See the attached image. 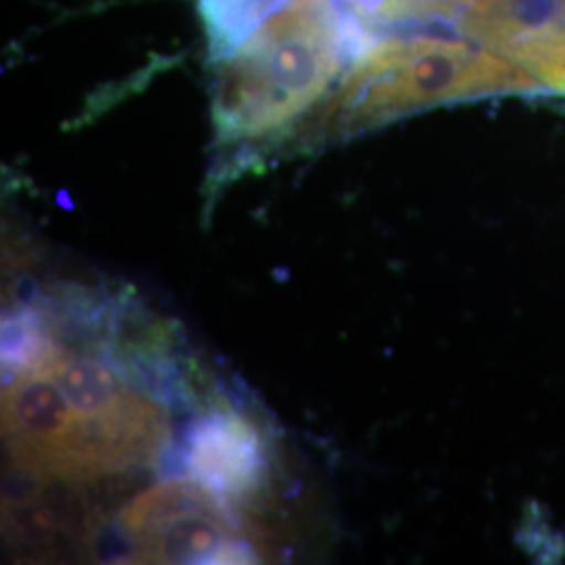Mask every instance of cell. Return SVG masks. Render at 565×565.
I'll use <instances>...</instances> for the list:
<instances>
[{
  "mask_svg": "<svg viewBox=\"0 0 565 565\" xmlns=\"http://www.w3.org/2000/svg\"><path fill=\"white\" fill-rule=\"evenodd\" d=\"M200 486L181 482L151 488L124 513V527L141 543L142 557L162 564H191L223 557L235 541Z\"/></svg>",
  "mask_w": 565,
  "mask_h": 565,
  "instance_id": "3957f363",
  "label": "cell"
},
{
  "mask_svg": "<svg viewBox=\"0 0 565 565\" xmlns=\"http://www.w3.org/2000/svg\"><path fill=\"white\" fill-rule=\"evenodd\" d=\"M11 527L23 541L39 545V543H49L55 536L57 522L46 507L25 501L11 509Z\"/></svg>",
  "mask_w": 565,
  "mask_h": 565,
  "instance_id": "8992f818",
  "label": "cell"
},
{
  "mask_svg": "<svg viewBox=\"0 0 565 565\" xmlns=\"http://www.w3.org/2000/svg\"><path fill=\"white\" fill-rule=\"evenodd\" d=\"M207 23L210 49L216 60L226 57L287 0H198Z\"/></svg>",
  "mask_w": 565,
  "mask_h": 565,
  "instance_id": "5b68a950",
  "label": "cell"
},
{
  "mask_svg": "<svg viewBox=\"0 0 565 565\" xmlns=\"http://www.w3.org/2000/svg\"><path fill=\"white\" fill-rule=\"evenodd\" d=\"M2 415L11 452L25 473L61 480L109 473L95 436L42 364H32L4 392Z\"/></svg>",
  "mask_w": 565,
  "mask_h": 565,
  "instance_id": "7a4b0ae2",
  "label": "cell"
},
{
  "mask_svg": "<svg viewBox=\"0 0 565 565\" xmlns=\"http://www.w3.org/2000/svg\"><path fill=\"white\" fill-rule=\"evenodd\" d=\"M260 440L233 415L203 422L191 443L189 467L195 484L214 497H243L260 478Z\"/></svg>",
  "mask_w": 565,
  "mask_h": 565,
  "instance_id": "277c9868",
  "label": "cell"
},
{
  "mask_svg": "<svg viewBox=\"0 0 565 565\" xmlns=\"http://www.w3.org/2000/svg\"><path fill=\"white\" fill-rule=\"evenodd\" d=\"M361 21L333 0H294L226 57L214 81L223 137H263L319 102L343 65L373 49Z\"/></svg>",
  "mask_w": 565,
  "mask_h": 565,
  "instance_id": "6da1fadb",
  "label": "cell"
}]
</instances>
